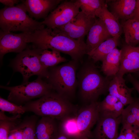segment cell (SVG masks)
Returning a JSON list of instances; mask_svg holds the SVG:
<instances>
[{
  "label": "cell",
  "instance_id": "obj_1",
  "mask_svg": "<svg viewBox=\"0 0 139 139\" xmlns=\"http://www.w3.org/2000/svg\"><path fill=\"white\" fill-rule=\"evenodd\" d=\"M28 38L33 48L55 50L70 55L76 61L87 53L84 40L72 39L47 27L28 34Z\"/></svg>",
  "mask_w": 139,
  "mask_h": 139
},
{
  "label": "cell",
  "instance_id": "obj_2",
  "mask_svg": "<svg viewBox=\"0 0 139 139\" xmlns=\"http://www.w3.org/2000/svg\"><path fill=\"white\" fill-rule=\"evenodd\" d=\"M24 106L26 111L60 121L74 115L78 109L69 100L52 91L37 100L26 103Z\"/></svg>",
  "mask_w": 139,
  "mask_h": 139
},
{
  "label": "cell",
  "instance_id": "obj_3",
  "mask_svg": "<svg viewBox=\"0 0 139 139\" xmlns=\"http://www.w3.org/2000/svg\"><path fill=\"white\" fill-rule=\"evenodd\" d=\"M27 12L22 2L12 7L5 6L0 10L1 30L6 32L19 31L30 34L45 27L41 22L31 18Z\"/></svg>",
  "mask_w": 139,
  "mask_h": 139
},
{
  "label": "cell",
  "instance_id": "obj_4",
  "mask_svg": "<svg viewBox=\"0 0 139 139\" xmlns=\"http://www.w3.org/2000/svg\"><path fill=\"white\" fill-rule=\"evenodd\" d=\"M98 103L96 101L89 104L66 119L64 128L69 136L74 139L83 137L90 138L91 129L99 116Z\"/></svg>",
  "mask_w": 139,
  "mask_h": 139
},
{
  "label": "cell",
  "instance_id": "obj_5",
  "mask_svg": "<svg viewBox=\"0 0 139 139\" xmlns=\"http://www.w3.org/2000/svg\"><path fill=\"white\" fill-rule=\"evenodd\" d=\"M76 62L52 68L47 79L53 90L69 100L74 96L76 87Z\"/></svg>",
  "mask_w": 139,
  "mask_h": 139
},
{
  "label": "cell",
  "instance_id": "obj_6",
  "mask_svg": "<svg viewBox=\"0 0 139 139\" xmlns=\"http://www.w3.org/2000/svg\"><path fill=\"white\" fill-rule=\"evenodd\" d=\"M109 82L100 74L94 65H87L84 69L80 81V92L82 99L89 104L96 101L100 95L108 90Z\"/></svg>",
  "mask_w": 139,
  "mask_h": 139
},
{
  "label": "cell",
  "instance_id": "obj_7",
  "mask_svg": "<svg viewBox=\"0 0 139 139\" xmlns=\"http://www.w3.org/2000/svg\"><path fill=\"white\" fill-rule=\"evenodd\" d=\"M42 78L38 76L36 80L31 82L12 87L1 85L0 88L9 91L8 100L19 105L33 99L40 98L53 90L51 84Z\"/></svg>",
  "mask_w": 139,
  "mask_h": 139
},
{
  "label": "cell",
  "instance_id": "obj_8",
  "mask_svg": "<svg viewBox=\"0 0 139 139\" xmlns=\"http://www.w3.org/2000/svg\"><path fill=\"white\" fill-rule=\"evenodd\" d=\"M39 49L28 47L19 53L12 61L14 70L22 75L23 82H28L31 76L36 75L47 79L49 72L41 65L39 59Z\"/></svg>",
  "mask_w": 139,
  "mask_h": 139
},
{
  "label": "cell",
  "instance_id": "obj_9",
  "mask_svg": "<svg viewBox=\"0 0 139 139\" xmlns=\"http://www.w3.org/2000/svg\"><path fill=\"white\" fill-rule=\"evenodd\" d=\"M80 8L77 0H62L42 23L47 27L51 29L62 27L76 16L80 12Z\"/></svg>",
  "mask_w": 139,
  "mask_h": 139
},
{
  "label": "cell",
  "instance_id": "obj_10",
  "mask_svg": "<svg viewBox=\"0 0 139 139\" xmlns=\"http://www.w3.org/2000/svg\"><path fill=\"white\" fill-rule=\"evenodd\" d=\"M96 19L95 18L87 16L81 11L67 24L53 29L72 39L84 40V37L87 35Z\"/></svg>",
  "mask_w": 139,
  "mask_h": 139
},
{
  "label": "cell",
  "instance_id": "obj_11",
  "mask_svg": "<svg viewBox=\"0 0 139 139\" xmlns=\"http://www.w3.org/2000/svg\"><path fill=\"white\" fill-rule=\"evenodd\" d=\"M28 34L6 32L0 30V59L2 61L4 56L11 52L20 53L28 47Z\"/></svg>",
  "mask_w": 139,
  "mask_h": 139
},
{
  "label": "cell",
  "instance_id": "obj_12",
  "mask_svg": "<svg viewBox=\"0 0 139 139\" xmlns=\"http://www.w3.org/2000/svg\"><path fill=\"white\" fill-rule=\"evenodd\" d=\"M121 121V115L117 118L99 115L91 137L95 139H116L118 136V126Z\"/></svg>",
  "mask_w": 139,
  "mask_h": 139
},
{
  "label": "cell",
  "instance_id": "obj_13",
  "mask_svg": "<svg viewBox=\"0 0 139 139\" xmlns=\"http://www.w3.org/2000/svg\"><path fill=\"white\" fill-rule=\"evenodd\" d=\"M121 50L119 69L116 75L123 77L127 73L139 72V47L126 44Z\"/></svg>",
  "mask_w": 139,
  "mask_h": 139
},
{
  "label": "cell",
  "instance_id": "obj_14",
  "mask_svg": "<svg viewBox=\"0 0 139 139\" xmlns=\"http://www.w3.org/2000/svg\"><path fill=\"white\" fill-rule=\"evenodd\" d=\"M62 0H26L21 1L24 5L29 16L36 19H45Z\"/></svg>",
  "mask_w": 139,
  "mask_h": 139
},
{
  "label": "cell",
  "instance_id": "obj_15",
  "mask_svg": "<svg viewBox=\"0 0 139 139\" xmlns=\"http://www.w3.org/2000/svg\"><path fill=\"white\" fill-rule=\"evenodd\" d=\"M112 37L103 21L99 18L96 19L87 34L85 42L87 48V54L88 55L101 43Z\"/></svg>",
  "mask_w": 139,
  "mask_h": 139
},
{
  "label": "cell",
  "instance_id": "obj_16",
  "mask_svg": "<svg viewBox=\"0 0 139 139\" xmlns=\"http://www.w3.org/2000/svg\"><path fill=\"white\" fill-rule=\"evenodd\" d=\"M134 90V88H130L126 85L123 77L116 75L110 81L108 91L109 94L116 97L125 106L134 101L132 95Z\"/></svg>",
  "mask_w": 139,
  "mask_h": 139
},
{
  "label": "cell",
  "instance_id": "obj_17",
  "mask_svg": "<svg viewBox=\"0 0 139 139\" xmlns=\"http://www.w3.org/2000/svg\"><path fill=\"white\" fill-rule=\"evenodd\" d=\"M60 121L47 117H42L37 123L36 139H53L58 133Z\"/></svg>",
  "mask_w": 139,
  "mask_h": 139
},
{
  "label": "cell",
  "instance_id": "obj_18",
  "mask_svg": "<svg viewBox=\"0 0 139 139\" xmlns=\"http://www.w3.org/2000/svg\"><path fill=\"white\" fill-rule=\"evenodd\" d=\"M124 106L116 97L109 94L103 101L98 102L99 115L118 118L121 115L124 109Z\"/></svg>",
  "mask_w": 139,
  "mask_h": 139
},
{
  "label": "cell",
  "instance_id": "obj_19",
  "mask_svg": "<svg viewBox=\"0 0 139 139\" xmlns=\"http://www.w3.org/2000/svg\"><path fill=\"white\" fill-rule=\"evenodd\" d=\"M109 3L111 12L118 20L130 19L135 9L136 0H112L106 1Z\"/></svg>",
  "mask_w": 139,
  "mask_h": 139
},
{
  "label": "cell",
  "instance_id": "obj_20",
  "mask_svg": "<svg viewBox=\"0 0 139 139\" xmlns=\"http://www.w3.org/2000/svg\"><path fill=\"white\" fill-rule=\"evenodd\" d=\"M95 15L104 22L112 37L119 38L123 32L122 27L119 20L108 11L107 4L97 10Z\"/></svg>",
  "mask_w": 139,
  "mask_h": 139
},
{
  "label": "cell",
  "instance_id": "obj_21",
  "mask_svg": "<svg viewBox=\"0 0 139 139\" xmlns=\"http://www.w3.org/2000/svg\"><path fill=\"white\" fill-rule=\"evenodd\" d=\"M121 50L115 48L102 61L101 70L107 77H114L118 72L120 67Z\"/></svg>",
  "mask_w": 139,
  "mask_h": 139
},
{
  "label": "cell",
  "instance_id": "obj_22",
  "mask_svg": "<svg viewBox=\"0 0 139 139\" xmlns=\"http://www.w3.org/2000/svg\"><path fill=\"white\" fill-rule=\"evenodd\" d=\"M126 44L135 46L139 43V22L133 20L121 21L120 23Z\"/></svg>",
  "mask_w": 139,
  "mask_h": 139
},
{
  "label": "cell",
  "instance_id": "obj_23",
  "mask_svg": "<svg viewBox=\"0 0 139 139\" xmlns=\"http://www.w3.org/2000/svg\"><path fill=\"white\" fill-rule=\"evenodd\" d=\"M119 38L112 37L100 44L88 55L94 62L102 61L118 44Z\"/></svg>",
  "mask_w": 139,
  "mask_h": 139
},
{
  "label": "cell",
  "instance_id": "obj_24",
  "mask_svg": "<svg viewBox=\"0 0 139 139\" xmlns=\"http://www.w3.org/2000/svg\"><path fill=\"white\" fill-rule=\"evenodd\" d=\"M39 49V60L42 65L45 68L48 69L49 67L54 66L67 60L65 58L61 56L60 53L58 51Z\"/></svg>",
  "mask_w": 139,
  "mask_h": 139
},
{
  "label": "cell",
  "instance_id": "obj_25",
  "mask_svg": "<svg viewBox=\"0 0 139 139\" xmlns=\"http://www.w3.org/2000/svg\"><path fill=\"white\" fill-rule=\"evenodd\" d=\"M81 11L87 16L95 18V12L99 8L106 5L104 0H77Z\"/></svg>",
  "mask_w": 139,
  "mask_h": 139
},
{
  "label": "cell",
  "instance_id": "obj_26",
  "mask_svg": "<svg viewBox=\"0 0 139 139\" xmlns=\"http://www.w3.org/2000/svg\"><path fill=\"white\" fill-rule=\"evenodd\" d=\"M37 119L31 117L20 122L19 125L22 130L23 139H36V127Z\"/></svg>",
  "mask_w": 139,
  "mask_h": 139
},
{
  "label": "cell",
  "instance_id": "obj_27",
  "mask_svg": "<svg viewBox=\"0 0 139 139\" xmlns=\"http://www.w3.org/2000/svg\"><path fill=\"white\" fill-rule=\"evenodd\" d=\"M0 109L3 111L8 112L14 116L21 115L26 111L24 106L19 105L0 97Z\"/></svg>",
  "mask_w": 139,
  "mask_h": 139
},
{
  "label": "cell",
  "instance_id": "obj_28",
  "mask_svg": "<svg viewBox=\"0 0 139 139\" xmlns=\"http://www.w3.org/2000/svg\"><path fill=\"white\" fill-rule=\"evenodd\" d=\"M18 120H0V139H7L10 131L20 122Z\"/></svg>",
  "mask_w": 139,
  "mask_h": 139
},
{
  "label": "cell",
  "instance_id": "obj_29",
  "mask_svg": "<svg viewBox=\"0 0 139 139\" xmlns=\"http://www.w3.org/2000/svg\"><path fill=\"white\" fill-rule=\"evenodd\" d=\"M127 108L134 115L139 125V99H134Z\"/></svg>",
  "mask_w": 139,
  "mask_h": 139
},
{
  "label": "cell",
  "instance_id": "obj_30",
  "mask_svg": "<svg viewBox=\"0 0 139 139\" xmlns=\"http://www.w3.org/2000/svg\"><path fill=\"white\" fill-rule=\"evenodd\" d=\"M19 123L10 131L7 139H23V132Z\"/></svg>",
  "mask_w": 139,
  "mask_h": 139
},
{
  "label": "cell",
  "instance_id": "obj_31",
  "mask_svg": "<svg viewBox=\"0 0 139 139\" xmlns=\"http://www.w3.org/2000/svg\"><path fill=\"white\" fill-rule=\"evenodd\" d=\"M127 78L133 85L135 89L137 90L139 94V81L134 77L130 74H128Z\"/></svg>",
  "mask_w": 139,
  "mask_h": 139
},
{
  "label": "cell",
  "instance_id": "obj_32",
  "mask_svg": "<svg viewBox=\"0 0 139 139\" xmlns=\"http://www.w3.org/2000/svg\"><path fill=\"white\" fill-rule=\"evenodd\" d=\"M130 19L134 20L139 22V0H136L135 9Z\"/></svg>",
  "mask_w": 139,
  "mask_h": 139
},
{
  "label": "cell",
  "instance_id": "obj_33",
  "mask_svg": "<svg viewBox=\"0 0 139 139\" xmlns=\"http://www.w3.org/2000/svg\"><path fill=\"white\" fill-rule=\"evenodd\" d=\"M20 2L19 0H0V2L5 6L12 7L15 4H18Z\"/></svg>",
  "mask_w": 139,
  "mask_h": 139
},
{
  "label": "cell",
  "instance_id": "obj_34",
  "mask_svg": "<svg viewBox=\"0 0 139 139\" xmlns=\"http://www.w3.org/2000/svg\"><path fill=\"white\" fill-rule=\"evenodd\" d=\"M53 139H72L63 132L59 128V131Z\"/></svg>",
  "mask_w": 139,
  "mask_h": 139
},
{
  "label": "cell",
  "instance_id": "obj_35",
  "mask_svg": "<svg viewBox=\"0 0 139 139\" xmlns=\"http://www.w3.org/2000/svg\"><path fill=\"white\" fill-rule=\"evenodd\" d=\"M116 139H126L124 132L122 129L120 134Z\"/></svg>",
  "mask_w": 139,
  "mask_h": 139
},
{
  "label": "cell",
  "instance_id": "obj_36",
  "mask_svg": "<svg viewBox=\"0 0 139 139\" xmlns=\"http://www.w3.org/2000/svg\"><path fill=\"white\" fill-rule=\"evenodd\" d=\"M77 139H90V138L87 137H83L79 138Z\"/></svg>",
  "mask_w": 139,
  "mask_h": 139
},
{
  "label": "cell",
  "instance_id": "obj_37",
  "mask_svg": "<svg viewBox=\"0 0 139 139\" xmlns=\"http://www.w3.org/2000/svg\"><path fill=\"white\" fill-rule=\"evenodd\" d=\"M138 72L139 73V72Z\"/></svg>",
  "mask_w": 139,
  "mask_h": 139
}]
</instances>
